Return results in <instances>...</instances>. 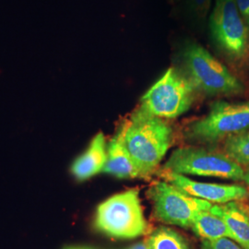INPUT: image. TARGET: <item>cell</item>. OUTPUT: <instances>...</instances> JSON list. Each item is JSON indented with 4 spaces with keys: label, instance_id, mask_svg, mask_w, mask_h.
<instances>
[{
    "label": "cell",
    "instance_id": "cell-6",
    "mask_svg": "<svg viewBox=\"0 0 249 249\" xmlns=\"http://www.w3.org/2000/svg\"><path fill=\"white\" fill-rule=\"evenodd\" d=\"M162 170L182 176H198L230 179H244L245 170L225 153L210 151L202 147L188 146L173 151Z\"/></svg>",
    "mask_w": 249,
    "mask_h": 249
},
{
    "label": "cell",
    "instance_id": "cell-10",
    "mask_svg": "<svg viewBox=\"0 0 249 249\" xmlns=\"http://www.w3.org/2000/svg\"><path fill=\"white\" fill-rule=\"evenodd\" d=\"M104 173L120 179L142 178L125 148L121 125L107 145V158Z\"/></svg>",
    "mask_w": 249,
    "mask_h": 249
},
{
    "label": "cell",
    "instance_id": "cell-18",
    "mask_svg": "<svg viewBox=\"0 0 249 249\" xmlns=\"http://www.w3.org/2000/svg\"><path fill=\"white\" fill-rule=\"evenodd\" d=\"M235 3L242 18L249 29V0H235Z\"/></svg>",
    "mask_w": 249,
    "mask_h": 249
},
{
    "label": "cell",
    "instance_id": "cell-1",
    "mask_svg": "<svg viewBox=\"0 0 249 249\" xmlns=\"http://www.w3.org/2000/svg\"><path fill=\"white\" fill-rule=\"evenodd\" d=\"M125 148L142 178H148L160 165L173 142V128L159 117L138 108L121 124Z\"/></svg>",
    "mask_w": 249,
    "mask_h": 249
},
{
    "label": "cell",
    "instance_id": "cell-5",
    "mask_svg": "<svg viewBox=\"0 0 249 249\" xmlns=\"http://www.w3.org/2000/svg\"><path fill=\"white\" fill-rule=\"evenodd\" d=\"M249 129V102L212 104L206 116L187 125L185 138L194 144H215Z\"/></svg>",
    "mask_w": 249,
    "mask_h": 249
},
{
    "label": "cell",
    "instance_id": "cell-9",
    "mask_svg": "<svg viewBox=\"0 0 249 249\" xmlns=\"http://www.w3.org/2000/svg\"><path fill=\"white\" fill-rule=\"evenodd\" d=\"M159 177L189 196L211 203L222 205L231 201H242L249 197V190L237 185L202 183L191 180L186 176L160 169Z\"/></svg>",
    "mask_w": 249,
    "mask_h": 249
},
{
    "label": "cell",
    "instance_id": "cell-4",
    "mask_svg": "<svg viewBox=\"0 0 249 249\" xmlns=\"http://www.w3.org/2000/svg\"><path fill=\"white\" fill-rule=\"evenodd\" d=\"M196 89L185 73L169 68L148 89L139 110L161 119H175L192 107Z\"/></svg>",
    "mask_w": 249,
    "mask_h": 249
},
{
    "label": "cell",
    "instance_id": "cell-19",
    "mask_svg": "<svg viewBox=\"0 0 249 249\" xmlns=\"http://www.w3.org/2000/svg\"><path fill=\"white\" fill-rule=\"evenodd\" d=\"M149 249V247L147 246V244H146V242L144 241V242H140V243H137V244H135L133 246H131L130 248H128V249Z\"/></svg>",
    "mask_w": 249,
    "mask_h": 249
},
{
    "label": "cell",
    "instance_id": "cell-14",
    "mask_svg": "<svg viewBox=\"0 0 249 249\" xmlns=\"http://www.w3.org/2000/svg\"><path fill=\"white\" fill-rule=\"evenodd\" d=\"M145 242L150 249H191L188 241L180 232L165 226L151 231Z\"/></svg>",
    "mask_w": 249,
    "mask_h": 249
},
{
    "label": "cell",
    "instance_id": "cell-2",
    "mask_svg": "<svg viewBox=\"0 0 249 249\" xmlns=\"http://www.w3.org/2000/svg\"><path fill=\"white\" fill-rule=\"evenodd\" d=\"M94 224L98 231L117 239L146 235L149 225L144 217L139 190H126L102 202L97 208Z\"/></svg>",
    "mask_w": 249,
    "mask_h": 249
},
{
    "label": "cell",
    "instance_id": "cell-16",
    "mask_svg": "<svg viewBox=\"0 0 249 249\" xmlns=\"http://www.w3.org/2000/svg\"><path fill=\"white\" fill-rule=\"evenodd\" d=\"M201 249H243L234 241L228 237L215 240H202Z\"/></svg>",
    "mask_w": 249,
    "mask_h": 249
},
{
    "label": "cell",
    "instance_id": "cell-8",
    "mask_svg": "<svg viewBox=\"0 0 249 249\" xmlns=\"http://www.w3.org/2000/svg\"><path fill=\"white\" fill-rule=\"evenodd\" d=\"M148 195L157 220L185 229L191 228L199 212L209 211L213 205L187 195L164 180L153 183Z\"/></svg>",
    "mask_w": 249,
    "mask_h": 249
},
{
    "label": "cell",
    "instance_id": "cell-20",
    "mask_svg": "<svg viewBox=\"0 0 249 249\" xmlns=\"http://www.w3.org/2000/svg\"><path fill=\"white\" fill-rule=\"evenodd\" d=\"M243 181L246 182V184L249 187V166L248 167V169L245 171V175H244V179Z\"/></svg>",
    "mask_w": 249,
    "mask_h": 249
},
{
    "label": "cell",
    "instance_id": "cell-11",
    "mask_svg": "<svg viewBox=\"0 0 249 249\" xmlns=\"http://www.w3.org/2000/svg\"><path fill=\"white\" fill-rule=\"evenodd\" d=\"M107 158L106 137L100 132L91 140L86 151L74 160L72 174L78 180H87L104 171Z\"/></svg>",
    "mask_w": 249,
    "mask_h": 249
},
{
    "label": "cell",
    "instance_id": "cell-12",
    "mask_svg": "<svg viewBox=\"0 0 249 249\" xmlns=\"http://www.w3.org/2000/svg\"><path fill=\"white\" fill-rule=\"evenodd\" d=\"M226 224L230 238L243 249H249V208L241 201L214 205Z\"/></svg>",
    "mask_w": 249,
    "mask_h": 249
},
{
    "label": "cell",
    "instance_id": "cell-15",
    "mask_svg": "<svg viewBox=\"0 0 249 249\" xmlns=\"http://www.w3.org/2000/svg\"><path fill=\"white\" fill-rule=\"evenodd\" d=\"M224 153L238 164L249 166V129L224 141Z\"/></svg>",
    "mask_w": 249,
    "mask_h": 249
},
{
    "label": "cell",
    "instance_id": "cell-7",
    "mask_svg": "<svg viewBox=\"0 0 249 249\" xmlns=\"http://www.w3.org/2000/svg\"><path fill=\"white\" fill-rule=\"evenodd\" d=\"M214 44L231 61L243 60L249 52V29L235 0H216L210 17Z\"/></svg>",
    "mask_w": 249,
    "mask_h": 249
},
{
    "label": "cell",
    "instance_id": "cell-13",
    "mask_svg": "<svg viewBox=\"0 0 249 249\" xmlns=\"http://www.w3.org/2000/svg\"><path fill=\"white\" fill-rule=\"evenodd\" d=\"M190 229L202 240H215L223 237L230 238L228 228L214 205L211 210L197 213Z\"/></svg>",
    "mask_w": 249,
    "mask_h": 249
},
{
    "label": "cell",
    "instance_id": "cell-3",
    "mask_svg": "<svg viewBox=\"0 0 249 249\" xmlns=\"http://www.w3.org/2000/svg\"><path fill=\"white\" fill-rule=\"evenodd\" d=\"M185 75L199 91L208 96L239 94L244 87L229 70L203 46L187 45L182 53Z\"/></svg>",
    "mask_w": 249,
    "mask_h": 249
},
{
    "label": "cell",
    "instance_id": "cell-17",
    "mask_svg": "<svg viewBox=\"0 0 249 249\" xmlns=\"http://www.w3.org/2000/svg\"><path fill=\"white\" fill-rule=\"evenodd\" d=\"M190 7L198 18H204L211 8L212 0H189Z\"/></svg>",
    "mask_w": 249,
    "mask_h": 249
}]
</instances>
